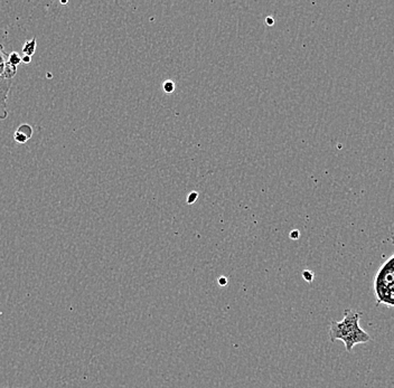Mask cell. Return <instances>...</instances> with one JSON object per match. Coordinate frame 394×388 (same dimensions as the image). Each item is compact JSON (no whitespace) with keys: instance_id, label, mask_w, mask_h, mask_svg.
<instances>
[{"instance_id":"cell-1","label":"cell","mask_w":394,"mask_h":388,"mask_svg":"<svg viewBox=\"0 0 394 388\" xmlns=\"http://www.w3.org/2000/svg\"><path fill=\"white\" fill-rule=\"evenodd\" d=\"M360 312L346 310L344 319L331 323L329 337L332 341L341 340L344 343L346 350L352 351L353 347L360 343H368L370 335L363 331L360 326Z\"/></svg>"},{"instance_id":"cell-2","label":"cell","mask_w":394,"mask_h":388,"mask_svg":"<svg viewBox=\"0 0 394 388\" xmlns=\"http://www.w3.org/2000/svg\"><path fill=\"white\" fill-rule=\"evenodd\" d=\"M374 294L378 304L394 306V255L384 262L374 277Z\"/></svg>"},{"instance_id":"cell-3","label":"cell","mask_w":394,"mask_h":388,"mask_svg":"<svg viewBox=\"0 0 394 388\" xmlns=\"http://www.w3.org/2000/svg\"><path fill=\"white\" fill-rule=\"evenodd\" d=\"M13 87V79H0V121L9 116L7 99Z\"/></svg>"},{"instance_id":"cell-4","label":"cell","mask_w":394,"mask_h":388,"mask_svg":"<svg viewBox=\"0 0 394 388\" xmlns=\"http://www.w3.org/2000/svg\"><path fill=\"white\" fill-rule=\"evenodd\" d=\"M16 72L17 67L9 63V55L6 54L4 46L0 45V79H13Z\"/></svg>"},{"instance_id":"cell-5","label":"cell","mask_w":394,"mask_h":388,"mask_svg":"<svg viewBox=\"0 0 394 388\" xmlns=\"http://www.w3.org/2000/svg\"><path fill=\"white\" fill-rule=\"evenodd\" d=\"M32 135V127L28 126V124H21V127H19L16 133H15L13 138H15V140H16L19 145H21V143H25L28 139H31Z\"/></svg>"},{"instance_id":"cell-6","label":"cell","mask_w":394,"mask_h":388,"mask_svg":"<svg viewBox=\"0 0 394 388\" xmlns=\"http://www.w3.org/2000/svg\"><path fill=\"white\" fill-rule=\"evenodd\" d=\"M35 50H36V38L27 40L23 46V52H24L25 55L29 56V57L34 55Z\"/></svg>"},{"instance_id":"cell-7","label":"cell","mask_w":394,"mask_h":388,"mask_svg":"<svg viewBox=\"0 0 394 388\" xmlns=\"http://www.w3.org/2000/svg\"><path fill=\"white\" fill-rule=\"evenodd\" d=\"M9 63L13 67H18L19 64L21 63V56L17 52H13L9 55Z\"/></svg>"},{"instance_id":"cell-8","label":"cell","mask_w":394,"mask_h":388,"mask_svg":"<svg viewBox=\"0 0 394 388\" xmlns=\"http://www.w3.org/2000/svg\"><path fill=\"white\" fill-rule=\"evenodd\" d=\"M163 89L166 93H173L175 90V83L170 79H167L166 82L163 84Z\"/></svg>"},{"instance_id":"cell-9","label":"cell","mask_w":394,"mask_h":388,"mask_svg":"<svg viewBox=\"0 0 394 388\" xmlns=\"http://www.w3.org/2000/svg\"><path fill=\"white\" fill-rule=\"evenodd\" d=\"M197 199H199V193H197V192H192V193L187 196V203L191 204V205L195 203Z\"/></svg>"},{"instance_id":"cell-10","label":"cell","mask_w":394,"mask_h":388,"mask_svg":"<svg viewBox=\"0 0 394 388\" xmlns=\"http://www.w3.org/2000/svg\"><path fill=\"white\" fill-rule=\"evenodd\" d=\"M290 238H292V240H297V238H299V231H292V232L290 233Z\"/></svg>"},{"instance_id":"cell-11","label":"cell","mask_w":394,"mask_h":388,"mask_svg":"<svg viewBox=\"0 0 394 388\" xmlns=\"http://www.w3.org/2000/svg\"><path fill=\"white\" fill-rule=\"evenodd\" d=\"M266 23H267V25H269V26H273V25L275 24V19H273V17H267V18H266Z\"/></svg>"},{"instance_id":"cell-12","label":"cell","mask_w":394,"mask_h":388,"mask_svg":"<svg viewBox=\"0 0 394 388\" xmlns=\"http://www.w3.org/2000/svg\"><path fill=\"white\" fill-rule=\"evenodd\" d=\"M31 58L29 56L25 55L24 57L21 58V62H24V63L28 64L31 62Z\"/></svg>"},{"instance_id":"cell-13","label":"cell","mask_w":394,"mask_h":388,"mask_svg":"<svg viewBox=\"0 0 394 388\" xmlns=\"http://www.w3.org/2000/svg\"><path fill=\"white\" fill-rule=\"evenodd\" d=\"M15 388H18V387H15Z\"/></svg>"}]
</instances>
